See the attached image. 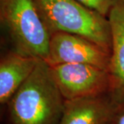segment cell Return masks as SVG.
<instances>
[{
	"instance_id": "obj_8",
	"label": "cell",
	"mask_w": 124,
	"mask_h": 124,
	"mask_svg": "<svg viewBox=\"0 0 124 124\" xmlns=\"http://www.w3.org/2000/svg\"><path fill=\"white\" fill-rule=\"evenodd\" d=\"M39 59L19 53L13 50L0 61V103L6 104L28 79Z\"/></svg>"
},
{
	"instance_id": "obj_7",
	"label": "cell",
	"mask_w": 124,
	"mask_h": 124,
	"mask_svg": "<svg viewBox=\"0 0 124 124\" xmlns=\"http://www.w3.org/2000/svg\"><path fill=\"white\" fill-rule=\"evenodd\" d=\"M116 106L109 93L66 101L59 124H108Z\"/></svg>"
},
{
	"instance_id": "obj_6",
	"label": "cell",
	"mask_w": 124,
	"mask_h": 124,
	"mask_svg": "<svg viewBox=\"0 0 124 124\" xmlns=\"http://www.w3.org/2000/svg\"><path fill=\"white\" fill-rule=\"evenodd\" d=\"M108 19L112 32L109 94L118 104L124 101V8L121 0L111 10Z\"/></svg>"
},
{
	"instance_id": "obj_1",
	"label": "cell",
	"mask_w": 124,
	"mask_h": 124,
	"mask_svg": "<svg viewBox=\"0 0 124 124\" xmlns=\"http://www.w3.org/2000/svg\"><path fill=\"white\" fill-rule=\"evenodd\" d=\"M66 100L50 66L39 60L28 79L6 103L10 124H59Z\"/></svg>"
},
{
	"instance_id": "obj_10",
	"label": "cell",
	"mask_w": 124,
	"mask_h": 124,
	"mask_svg": "<svg viewBox=\"0 0 124 124\" xmlns=\"http://www.w3.org/2000/svg\"><path fill=\"white\" fill-rule=\"evenodd\" d=\"M108 124H124V101L116 104Z\"/></svg>"
},
{
	"instance_id": "obj_9",
	"label": "cell",
	"mask_w": 124,
	"mask_h": 124,
	"mask_svg": "<svg viewBox=\"0 0 124 124\" xmlns=\"http://www.w3.org/2000/svg\"><path fill=\"white\" fill-rule=\"evenodd\" d=\"M85 7L97 12L101 15L108 17L111 10L119 0H77Z\"/></svg>"
},
{
	"instance_id": "obj_5",
	"label": "cell",
	"mask_w": 124,
	"mask_h": 124,
	"mask_svg": "<svg viewBox=\"0 0 124 124\" xmlns=\"http://www.w3.org/2000/svg\"><path fill=\"white\" fill-rule=\"evenodd\" d=\"M111 52L81 36L66 32L50 35V66L63 63H86L108 70Z\"/></svg>"
},
{
	"instance_id": "obj_11",
	"label": "cell",
	"mask_w": 124,
	"mask_h": 124,
	"mask_svg": "<svg viewBox=\"0 0 124 124\" xmlns=\"http://www.w3.org/2000/svg\"><path fill=\"white\" fill-rule=\"evenodd\" d=\"M121 1H122V4H123V6H124V0H121Z\"/></svg>"
},
{
	"instance_id": "obj_2",
	"label": "cell",
	"mask_w": 124,
	"mask_h": 124,
	"mask_svg": "<svg viewBox=\"0 0 124 124\" xmlns=\"http://www.w3.org/2000/svg\"><path fill=\"white\" fill-rule=\"evenodd\" d=\"M50 34L66 32L85 37L112 50L108 17L85 7L77 0H35Z\"/></svg>"
},
{
	"instance_id": "obj_3",
	"label": "cell",
	"mask_w": 124,
	"mask_h": 124,
	"mask_svg": "<svg viewBox=\"0 0 124 124\" xmlns=\"http://www.w3.org/2000/svg\"><path fill=\"white\" fill-rule=\"evenodd\" d=\"M0 22L14 50L47 61L50 34L35 0H0Z\"/></svg>"
},
{
	"instance_id": "obj_4",
	"label": "cell",
	"mask_w": 124,
	"mask_h": 124,
	"mask_svg": "<svg viewBox=\"0 0 124 124\" xmlns=\"http://www.w3.org/2000/svg\"><path fill=\"white\" fill-rule=\"evenodd\" d=\"M50 66L54 80L66 101L109 93L108 70L86 63Z\"/></svg>"
}]
</instances>
